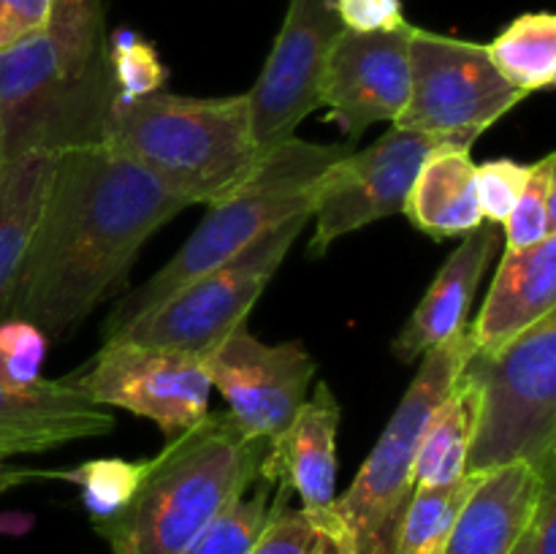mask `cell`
I'll list each match as a JSON object with an SVG mask.
<instances>
[{
  "label": "cell",
  "instance_id": "1",
  "mask_svg": "<svg viewBox=\"0 0 556 554\" xmlns=\"http://www.w3.org/2000/svg\"><path fill=\"white\" fill-rule=\"evenodd\" d=\"M188 199L106 144L60 150L9 318L49 340L74 335L123 286L147 239Z\"/></svg>",
  "mask_w": 556,
  "mask_h": 554
},
{
  "label": "cell",
  "instance_id": "2",
  "mask_svg": "<svg viewBox=\"0 0 556 554\" xmlns=\"http://www.w3.org/2000/svg\"><path fill=\"white\" fill-rule=\"evenodd\" d=\"M114 98L101 0H54L47 30L0 49L3 161L101 144Z\"/></svg>",
  "mask_w": 556,
  "mask_h": 554
},
{
  "label": "cell",
  "instance_id": "3",
  "mask_svg": "<svg viewBox=\"0 0 556 554\" xmlns=\"http://www.w3.org/2000/svg\"><path fill=\"white\" fill-rule=\"evenodd\" d=\"M266 440L242 432L228 411L168 438L134 500L96 530L112 554H182L258 478Z\"/></svg>",
  "mask_w": 556,
  "mask_h": 554
},
{
  "label": "cell",
  "instance_id": "4",
  "mask_svg": "<svg viewBox=\"0 0 556 554\" xmlns=\"http://www.w3.org/2000/svg\"><path fill=\"white\" fill-rule=\"evenodd\" d=\"M101 144L139 163L188 204L204 206L231 199L266 158L253 136L248 92L114 98Z\"/></svg>",
  "mask_w": 556,
  "mask_h": 554
},
{
  "label": "cell",
  "instance_id": "5",
  "mask_svg": "<svg viewBox=\"0 0 556 554\" xmlns=\"http://www.w3.org/2000/svg\"><path fill=\"white\" fill-rule=\"evenodd\" d=\"M348 152V147L313 144L296 136L266 152L258 174L231 199L210 206V215L199 223L193 237L177 250V255L144 286L125 293L114 304L103 324V340L150 313L185 282L231 261L271 228L282 226L293 215L313 212L320 177Z\"/></svg>",
  "mask_w": 556,
  "mask_h": 554
},
{
  "label": "cell",
  "instance_id": "6",
  "mask_svg": "<svg viewBox=\"0 0 556 554\" xmlns=\"http://www.w3.org/2000/svg\"><path fill=\"white\" fill-rule=\"evenodd\" d=\"M462 375L476 386L467 473L525 462L541 476L556 465V313L497 351H472Z\"/></svg>",
  "mask_w": 556,
  "mask_h": 554
},
{
  "label": "cell",
  "instance_id": "7",
  "mask_svg": "<svg viewBox=\"0 0 556 554\" xmlns=\"http://www.w3.org/2000/svg\"><path fill=\"white\" fill-rule=\"evenodd\" d=\"M472 351L476 342L467 326L424 353L421 367L383 435L362 462L348 492L337 498V514L348 532L351 554H396L402 519L416 492L413 467L418 449L434 411L454 389Z\"/></svg>",
  "mask_w": 556,
  "mask_h": 554
},
{
  "label": "cell",
  "instance_id": "8",
  "mask_svg": "<svg viewBox=\"0 0 556 554\" xmlns=\"http://www.w3.org/2000/svg\"><path fill=\"white\" fill-rule=\"evenodd\" d=\"M309 217L313 212H302L282 226L271 228L231 261L185 282L179 291H174L157 307L136 318L114 337L177 348L195 356L212 353L233 329L248 324L250 310L266 291L286 255L291 253L293 242L304 231Z\"/></svg>",
  "mask_w": 556,
  "mask_h": 554
},
{
  "label": "cell",
  "instance_id": "9",
  "mask_svg": "<svg viewBox=\"0 0 556 554\" xmlns=\"http://www.w3.org/2000/svg\"><path fill=\"white\" fill-rule=\"evenodd\" d=\"M525 98L497 74L483 43L413 27L410 96L394 128L470 150Z\"/></svg>",
  "mask_w": 556,
  "mask_h": 554
},
{
  "label": "cell",
  "instance_id": "10",
  "mask_svg": "<svg viewBox=\"0 0 556 554\" xmlns=\"http://www.w3.org/2000/svg\"><path fill=\"white\" fill-rule=\"evenodd\" d=\"M68 380L96 405L150 418L166 438H177L210 413L204 356L177 348L112 337L90 367Z\"/></svg>",
  "mask_w": 556,
  "mask_h": 554
},
{
  "label": "cell",
  "instance_id": "11",
  "mask_svg": "<svg viewBox=\"0 0 556 554\" xmlns=\"http://www.w3.org/2000/svg\"><path fill=\"white\" fill-rule=\"evenodd\" d=\"M434 147L440 144L432 136L391 128L367 150L340 158L318 182L307 253L320 259L345 234L402 212L413 179Z\"/></svg>",
  "mask_w": 556,
  "mask_h": 554
},
{
  "label": "cell",
  "instance_id": "12",
  "mask_svg": "<svg viewBox=\"0 0 556 554\" xmlns=\"http://www.w3.org/2000/svg\"><path fill=\"white\" fill-rule=\"evenodd\" d=\"M340 33L334 0H291L264 71L248 92L261 152L293 139L296 125L320 106L326 58Z\"/></svg>",
  "mask_w": 556,
  "mask_h": 554
},
{
  "label": "cell",
  "instance_id": "13",
  "mask_svg": "<svg viewBox=\"0 0 556 554\" xmlns=\"http://www.w3.org/2000/svg\"><path fill=\"white\" fill-rule=\"evenodd\" d=\"M212 389L228 402V413L244 435L269 443L307 400L315 358L302 342H261L248 324L233 329L204 356Z\"/></svg>",
  "mask_w": 556,
  "mask_h": 554
},
{
  "label": "cell",
  "instance_id": "14",
  "mask_svg": "<svg viewBox=\"0 0 556 554\" xmlns=\"http://www.w3.org/2000/svg\"><path fill=\"white\" fill-rule=\"evenodd\" d=\"M410 33L342 30L320 79V106L351 139L375 123H396L410 96Z\"/></svg>",
  "mask_w": 556,
  "mask_h": 554
},
{
  "label": "cell",
  "instance_id": "15",
  "mask_svg": "<svg viewBox=\"0 0 556 554\" xmlns=\"http://www.w3.org/2000/svg\"><path fill=\"white\" fill-rule=\"evenodd\" d=\"M340 402L326 383L304 400L293 421L269 440L258 478L271 487L296 492L302 511L329 536L342 554H351L348 532L337 514V432Z\"/></svg>",
  "mask_w": 556,
  "mask_h": 554
},
{
  "label": "cell",
  "instance_id": "16",
  "mask_svg": "<svg viewBox=\"0 0 556 554\" xmlns=\"http://www.w3.org/2000/svg\"><path fill=\"white\" fill-rule=\"evenodd\" d=\"M112 429V413L87 400L71 380L20 383L0 369V462L101 438Z\"/></svg>",
  "mask_w": 556,
  "mask_h": 554
},
{
  "label": "cell",
  "instance_id": "17",
  "mask_svg": "<svg viewBox=\"0 0 556 554\" xmlns=\"http://www.w3.org/2000/svg\"><path fill=\"white\" fill-rule=\"evenodd\" d=\"M500 244V231L492 226H478L465 237V242L454 250L443 269L438 272L434 282L396 340L391 342V351L402 364H413L438 348L440 342L451 340L467 329V315H470L472 299H476L481 277L486 275L489 261Z\"/></svg>",
  "mask_w": 556,
  "mask_h": 554
},
{
  "label": "cell",
  "instance_id": "18",
  "mask_svg": "<svg viewBox=\"0 0 556 554\" xmlns=\"http://www.w3.org/2000/svg\"><path fill=\"white\" fill-rule=\"evenodd\" d=\"M556 313V234L527 250H505L478 320L470 326L476 351H497Z\"/></svg>",
  "mask_w": 556,
  "mask_h": 554
},
{
  "label": "cell",
  "instance_id": "19",
  "mask_svg": "<svg viewBox=\"0 0 556 554\" xmlns=\"http://www.w3.org/2000/svg\"><path fill=\"white\" fill-rule=\"evenodd\" d=\"M541 481L525 462L486 473L462 505L445 554H510L535 514Z\"/></svg>",
  "mask_w": 556,
  "mask_h": 554
},
{
  "label": "cell",
  "instance_id": "20",
  "mask_svg": "<svg viewBox=\"0 0 556 554\" xmlns=\"http://www.w3.org/2000/svg\"><path fill=\"white\" fill-rule=\"evenodd\" d=\"M402 212L434 239L467 237L483 226L476 190V161L465 147L440 144L418 168Z\"/></svg>",
  "mask_w": 556,
  "mask_h": 554
},
{
  "label": "cell",
  "instance_id": "21",
  "mask_svg": "<svg viewBox=\"0 0 556 554\" xmlns=\"http://www.w3.org/2000/svg\"><path fill=\"white\" fill-rule=\"evenodd\" d=\"M58 152L30 150L0 166V324L9 318L11 297L47 201Z\"/></svg>",
  "mask_w": 556,
  "mask_h": 554
},
{
  "label": "cell",
  "instance_id": "22",
  "mask_svg": "<svg viewBox=\"0 0 556 554\" xmlns=\"http://www.w3.org/2000/svg\"><path fill=\"white\" fill-rule=\"evenodd\" d=\"M476 427V386L459 375L429 421L427 435L418 449L416 489H440L462 481L467 476V451Z\"/></svg>",
  "mask_w": 556,
  "mask_h": 554
},
{
  "label": "cell",
  "instance_id": "23",
  "mask_svg": "<svg viewBox=\"0 0 556 554\" xmlns=\"http://www.w3.org/2000/svg\"><path fill=\"white\" fill-rule=\"evenodd\" d=\"M486 47L489 60L510 87L525 96L548 90L556 81V16L552 11H527L516 16Z\"/></svg>",
  "mask_w": 556,
  "mask_h": 554
},
{
  "label": "cell",
  "instance_id": "24",
  "mask_svg": "<svg viewBox=\"0 0 556 554\" xmlns=\"http://www.w3.org/2000/svg\"><path fill=\"white\" fill-rule=\"evenodd\" d=\"M483 476L467 473L462 481L440 489H416L400 527L396 554H445L454 521Z\"/></svg>",
  "mask_w": 556,
  "mask_h": 554
},
{
  "label": "cell",
  "instance_id": "25",
  "mask_svg": "<svg viewBox=\"0 0 556 554\" xmlns=\"http://www.w3.org/2000/svg\"><path fill=\"white\" fill-rule=\"evenodd\" d=\"M271 483L255 478L253 487L233 500L182 554H248L271 514Z\"/></svg>",
  "mask_w": 556,
  "mask_h": 554
},
{
  "label": "cell",
  "instance_id": "26",
  "mask_svg": "<svg viewBox=\"0 0 556 554\" xmlns=\"http://www.w3.org/2000/svg\"><path fill=\"white\" fill-rule=\"evenodd\" d=\"M147 473V459H92L79 465L71 473H52V476L65 478L81 487V503L90 514L92 525L109 521L125 511V505L134 500L141 478Z\"/></svg>",
  "mask_w": 556,
  "mask_h": 554
},
{
  "label": "cell",
  "instance_id": "27",
  "mask_svg": "<svg viewBox=\"0 0 556 554\" xmlns=\"http://www.w3.org/2000/svg\"><path fill=\"white\" fill-rule=\"evenodd\" d=\"M505 226V250H527L556 234V155L548 152L530 166L519 204L508 215Z\"/></svg>",
  "mask_w": 556,
  "mask_h": 554
},
{
  "label": "cell",
  "instance_id": "28",
  "mask_svg": "<svg viewBox=\"0 0 556 554\" xmlns=\"http://www.w3.org/2000/svg\"><path fill=\"white\" fill-rule=\"evenodd\" d=\"M106 43L117 98H141L163 90L168 71L150 41H144L136 30L123 27L112 38H106Z\"/></svg>",
  "mask_w": 556,
  "mask_h": 554
},
{
  "label": "cell",
  "instance_id": "29",
  "mask_svg": "<svg viewBox=\"0 0 556 554\" xmlns=\"http://www.w3.org/2000/svg\"><path fill=\"white\" fill-rule=\"evenodd\" d=\"M275 489L269 519L248 554H329L337 549L302 508H288V489Z\"/></svg>",
  "mask_w": 556,
  "mask_h": 554
},
{
  "label": "cell",
  "instance_id": "30",
  "mask_svg": "<svg viewBox=\"0 0 556 554\" xmlns=\"http://www.w3.org/2000/svg\"><path fill=\"white\" fill-rule=\"evenodd\" d=\"M530 179V166L510 158H497L476 166V190L483 221L505 223L514 206L519 204L525 185Z\"/></svg>",
  "mask_w": 556,
  "mask_h": 554
},
{
  "label": "cell",
  "instance_id": "31",
  "mask_svg": "<svg viewBox=\"0 0 556 554\" xmlns=\"http://www.w3.org/2000/svg\"><path fill=\"white\" fill-rule=\"evenodd\" d=\"M49 337L27 320L5 318L0 324V369L11 380L30 383L41 378Z\"/></svg>",
  "mask_w": 556,
  "mask_h": 554
},
{
  "label": "cell",
  "instance_id": "32",
  "mask_svg": "<svg viewBox=\"0 0 556 554\" xmlns=\"http://www.w3.org/2000/svg\"><path fill=\"white\" fill-rule=\"evenodd\" d=\"M342 30L394 33L407 25L402 0H334Z\"/></svg>",
  "mask_w": 556,
  "mask_h": 554
},
{
  "label": "cell",
  "instance_id": "33",
  "mask_svg": "<svg viewBox=\"0 0 556 554\" xmlns=\"http://www.w3.org/2000/svg\"><path fill=\"white\" fill-rule=\"evenodd\" d=\"M54 0H0V49L47 30Z\"/></svg>",
  "mask_w": 556,
  "mask_h": 554
},
{
  "label": "cell",
  "instance_id": "34",
  "mask_svg": "<svg viewBox=\"0 0 556 554\" xmlns=\"http://www.w3.org/2000/svg\"><path fill=\"white\" fill-rule=\"evenodd\" d=\"M532 554H556V465L543 470L541 494L530 519Z\"/></svg>",
  "mask_w": 556,
  "mask_h": 554
},
{
  "label": "cell",
  "instance_id": "35",
  "mask_svg": "<svg viewBox=\"0 0 556 554\" xmlns=\"http://www.w3.org/2000/svg\"><path fill=\"white\" fill-rule=\"evenodd\" d=\"M510 554H532V530H530V525H527V530L521 532V538L516 541V546L510 549Z\"/></svg>",
  "mask_w": 556,
  "mask_h": 554
},
{
  "label": "cell",
  "instance_id": "36",
  "mask_svg": "<svg viewBox=\"0 0 556 554\" xmlns=\"http://www.w3.org/2000/svg\"><path fill=\"white\" fill-rule=\"evenodd\" d=\"M329 554H342V552H340V549H331V552H329Z\"/></svg>",
  "mask_w": 556,
  "mask_h": 554
},
{
  "label": "cell",
  "instance_id": "37",
  "mask_svg": "<svg viewBox=\"0 0 556 554\" xmlns=\"http://www.w3.org/2000/svg\"><path fill=\"white\" fill-rule=\"evenodd\" d=\"M0 166H3V150H0Z\"/></svg>",
  "mask_w": 556,
  "mask_h": 554
}]
</instances>
